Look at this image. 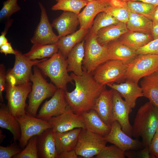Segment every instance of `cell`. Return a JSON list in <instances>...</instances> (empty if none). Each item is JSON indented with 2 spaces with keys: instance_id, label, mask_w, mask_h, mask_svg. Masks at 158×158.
Returning <instances> with one entry per match:
<instances>
[{
  "instance_id": "obj_18",
  "label": "cell",
  "mask_w": 158,
  "mask_h": 158,
  "mask_svg": "<svg viewBox=\"0 0 158 158\" xmlns=\"http://www.w3.org/2000/svg\"><path fill=\"white\" fill-rule=\"evenodd\" d=\"M107 85L117 91L124 98L132 109L136 106L137 99L144 96L142 88L138 83L129 80H126L124 83H114Z\"/></svg>"
},
{
  "instance_id": "obj_25",
  "label": "cell",
  "mask_w": 158,
  "mask_h": 158,
  "mask_svg": "<svg viewBox=\"0 0 158 158\" xmlns=\"http://www.w3.org/2000/svg\"><path fill=\"white\" fill-rule=\"evenodd\" d=\"M117 40L130 49L136 51L154 39L151 33L128 31Z\"/></svg>"
},
{
  "instance_id": "obj_42",
  "label": "cell",
  "mask_w": 158,
  "mask_h": 158,
  "mask_svg": "<svg viewBox=\"0 0 158 158\" xmlns=\"http://www.w3.org/2000/svg\"><path fill=\"white\" fill-rule=\"evenodd\" d=\"M126 156L128 158H150V155L149 146L145 147L141 150H130L125 152Z\"/></svg>"
},
{
  "instance_id": "obj_17",
  "label": "cell",
  "mask_w": 158,
  "mask_h": 158,
  "mask_svg": "<svg viewBox=\"0 0 158 158\" xmlns=\"http://www.w3.org/2000/svg\"><path fill=\"white\" fill-rule=\"evenodd\" d=\"M109 1L95 0L90 1L78 15L80 28L88 30L92 26L95 17L100 12L107 11L111 6Z\"/></svg>"
},
{
  "instance_id": "obj_15",
  "label": "cell",
  "mask_w": 158,
  "mask_h": 158,
  "mask_svg": "<svg viewBox=\"0 0 158 158\" xmlns=\"http://www.w3.org/2000/svg\"><path fill=\"white\" fill-rule=\"evenodd\" d=\"M68 105L65 96V91L57 89L48 101H46L37 115V118L48 121L51 118L60 115L67 110Z\"/></svg>"
},
{
  "instance_id": "obj_44",
  "label": "cell",
  "mask_w": 158,
  "mask_h": 158,
  "mask_svg": "<svg viewBox=\"0 0 158 158\" xmlns=\"http://www.w3.org/2000/svg\"><path fill=\"white\" fill-rule=\"evenodd\" d=\"M6 80V74L5 72V67L3 64L0 65V99L3 102V92L6 89V85L5 82Z\"/></svg>"
},
{
  "instance_id": "obj_27",
  "label": "cell",
  "mask_w": 158,
  "mask_h": 158,
  "mask_svg": "<svg viewBox=\"0 0 158 158\" xmlns=\"http://www.w3.org/2000/svg\"><path fill=\"white\" fill-rule=\"evenodd\" d=\"M106 46L110 60H118L128 64L138 55L136 51L130 49L117 40L110 42Z\"/></svg>"
},
{
  "instance_id": "obj_21",
  "label": "cell",
  "mask_w": 158,
  "mask_h": 158,
  "mask_svg": "<svg viewBox=\"0 0 158 158\" xmlns=\"http://www.w3.org/2000/svg\"><path fill=\"white\" fill-rule=\"evenodd\" d=\"M37 148L39 158H57L55 132L52 128L37 135Z\"/></svg>"
},
{
  "instance_id": "obj_29",
  "label": "cell",
  "mask_w": 158,
  "mask_h": 158,
  "mask_svg": "<svg viewBox=\"0 0 158 158\" xmlns=\"http://www.w3.org/2000/svg\"><path fill=\"white\" fill-rule=\"evenodd\" d=\"M140 83L144 96L158 107V70L144 77Z\"/></svg>"
},
{
  "instance_id": "obj_30",
  "label": "cell",
  "mask_w": 158,
  "mask_h": 158,
  "mask_svg": "<svg viewBox=\"0 0 158 158\" xmlns=\"http://www.w3.org/2000/svg\"><path fill=\"white\" fill-rule=\"evenodd\" d=\"M88 33V30L83 28L73 33L59 38L57 42L59 51L66 58L71 49L83 39Z\"/></svg>"
},
{
  "instance_id": "obj_32",
  "label": "cell",
  "mask_w": 158,
  "mask_h": 158,
  "mask_svg": "<svg viewBox=\"0 0 158 158\" xmlns=\"http://www.w3.org/2000/svg\"><path fill=\"white\" fill-rule=\"evenodd\" d=\"M57 43L41 44H33L30 50L24 54L28 59L31 60L42 59L51 57L59 51Z\"/></svg>"
},
{
  "instance_id": "obj_20",
  "label": "cell",
  "mask_w": 158,
  "mask_h": 158,
  "mask_svg": "<svg viewBox=\"0 0 158 158\" xmlns=\"http://www.w3.org/2000/svg\"><path fill=\"white\" fill-rule=\"evenodd\" d=\"M78 16L75 13L63 11L51 24L57 31L59 38L73 33L80 24Z\"/></svg>"
},
{
  "instance_id": "obj_39",
  "label": "cell",
  "mask_w": 158,
  "mask_h": 158,
  "mask_svg": "<svg viewBox=\"0 0 158 158\" xmlns=\"http://www.w3.org/2000/svg\"><path fill=\"white\" fill-rule=\"evenodd\" d=\"M119 22L127 23L129 18V11L125 8L111 5L107 11Z\"/></svg>"
},
{
  "instance_id": "obj_36",
  "label": "cell",
  "mask_w": 158,
  "mask_h": 158,
  "mask_svg": "<svg viewBox=\"0 0 158 158\" xmlns=\"http://www.w3.org/2000/svg\"><path fill=\"white\" fill-rule=\"evenodd\" d=\"M37 136L32 137L29 140L25 148L14 155L13 158H39L37 148Z\"/></svg>"
},
{
  "instance_id": "obj_5",
  "label": "cell",
  "mask_w": 158,
  "mask_h": 158,
  "mask_svg": "<svg viewBox=\"0 0 158 158\" xmlns=\"http://www.w3.org/2000/svg\"><path fill=\"white\" fill-rule=\"evenodd\" d=\"M85 53L82 68L83 71L93 74L100 65L110 60L107 48L97 41L95 35L88 33L85 39Z\"/></svg>"
},
{
  "instance_id": "obj_28",
  "label": "cell",
  "mask_w": 158,
  "mask_h": 158,
  "mask_svg": "<svg viewBox=\"0 0 158 158\" xmlns=\"http://www.w3.org/2000/svg\"><path fill=\"white\" fill-rule=\"evenodd\" d=\"M0 127L9 130L13 135L14 142L19 140L21 130L18 121L5 104H0Z\"/></svg>"
},
{
  "instance_id": "obj_2",
  "label": "cell",
  "mask_w": 158,
  "mask_h": 158,
  "mask_svg": "<svg viewBox=\"0 0 158 158\" xmlns=\"http://www.w3.org/2000/svg\"><path fill=\"white\" fill-rule=\"evenodd\" d=\"M158 127V107L150 102L138 110L132 126V136L140 137L144 147L150 145Z\"/></svg>"
},
{
  "instance_id": "obj_9",
  "label": "cell",
  "mask_w": 158,
  "mask_h": 158,
  "mask_svg": "<svg viewBox=\"0 0 158 158\" xmlns=\"http://www.w3.org/2000/svg\"><path fill=\"white\" fill-rule=\"evenodd\" d=\"M107 142L104 137L82 129L75 150L78 155L92 158L99 153Z\"/></svg>"
},
{
  "instance_id": "obj_12",
  "label": "cell",
  "mask_w": 158,
  "mask_h": 158,
  "mask_svg": "<svg viewBox=\"0 0 158 158\" xmlns=\"http://www.w3.org/2000/svg\"><path fill=\"white\" fill-rule=\"evenodd\" d=\"M104 138L107 142L114 144L123 151L137 150L144 147L138 138L133 139L126 134L116 120L111 124L109 133Z\"/></svg>"
},
{
  "instance_id": "obj_33",
  "label": "cell",
  "mask_w": 158,
  "mask_h": 158,
  "mask_svg": "<svg viewBox=\"0 0 158 158\" xmlns=\"http://www.w3.org/2000/svg\"><path fill=\"white\" fill-rule=\"evenodd\" d=\"M57 1L51 7L52 10L71 12L78 15L89 2L87 0H57Z\"/></svg>"
},
{
  "instance_id": "obj_40",
  "label": "cell",
  "mask_w": 158,
  "mask_h": 158,
  "mask_svg": "<svg viewBox=\"0 0 158 158\" xmlns=\"http://www.w3.org/2000/svg\"><path fill=\"white\" fill-rule=\"evenodd\" d=\"M22 150L14 142L7 147L0 146V158H11Z\"/></svg>"
},
{
  "instance_id": "obj_10",
  "label": "cell",
  "mask_w": 158,
  "mask_h": 158,
  "mask_svg": "<svg viewBox=\"0 0 158 158\" xmlns=\"http://www.w3.org/2000/svg\"><path fill=\"white\" fill-rule=\"evenodd\" d=\"M31 85L30 82L16 85L7 83L5 89L6 97L8 102L7 106L15 117L27 113L26 101L31 90Z\"/></svg>"
},
{
  "instance_id": "obj_14",
  "label": "cell",
  "mask_w": 158,
  "mask_h": 158,
  "mask_svg": "<svg viewBox=\"0 0 158 158\" xmlns=\"http://www.w3.org/2000/svg\"><path fill=\"white\" fill-rule=\"evenodd\" d=\"M55 132H63L75 128L86 129L81 116L74 113L68 105L66 111L60 115L51 118L48 121Z\"/></svg>"
},
{
  "instance_id": "obj_51",
  "label": "cell",
  "mask_w": 158,
  "mask_h": 158,
  "mask_svg": "<svg viewBox=\"0 0 158 158\" xmlns=\"http://www.w3.org/2000/svg\"><path fill=\"white\" fill-rule=\"evenodd\" d=\"M0 143H1L3 141L4 139L5 138L6 136L2 134L1 130H0Z\"/></svg>"
},
{
  "instance_id": "obj_11",
  "label": "cell",
  "mask_w": 158,
  "mask_h": 158,
  "mask_svg": "<svg viewBox=\"0 0 158 158\" xmlns=\"http://www.w3.org/2000/svg\"><path fill=\"white\" fill-rule=\"evenodd\" d=\"M16 118L20 128L21 137L19 140L20 146L22 148L25 147L32 137L38 135L45 130L52 128L48 121L36 118L27 112Z\"/></svg>"
},
{
  "instance_id": "obj_45",
  "label": "cell",
  "mask_w": 158,
  "mask_h": 158,
  "mask_svg": "<svg viewBox=\"0 0 158 158\" xmlns=\"http://www.w3.org/2000/svg\"><path fill=\"white\" fill-rule=\"evenodd\" d=\"M13 20L10 18L7 20L5 25V27L4 30L1 32L0 36V45H3L8 42L6 37V35L9 28L11 25Z\"/></svg>"
},
{
  "instance_id": "obj_19",
  "label": "cell",
  "mask_w": 158,
  "mask_h": 158,
  "mask_svg": "<svg viewBox=\"0 0 158 158\" xmlns=\"http://www.w3.org/2000/svg\"><path fill=\"white\" fill-rule=\"evenodd\" d=\"M113 89H105L97 99L93 109L104 122L109 125L115 121L113 113Z\"/></svg>"
},
{
  "instance_id": "obj_31",
  "label": "cell",
  "mask_w": 158,
  "mask_h": 158,
  "mask_svg": "<svg viewBox=\"0 0 158 158\" xmlns=\"http://www.w3.org/2000/svg\"><path fill=\"white\" fill-rule=\"evenodd\" d=\"M129 14L128 20L126 24L128 31L152 33L153 22L151 20L130 11Z\"/></svg>"
},
{
  "instance_id": "obj_55",
  "label": "cell",
  "mask_w": 158,
  "mask_h": 158,
  "mask_svg": "<svg viewBox=\"0 0 158 158\" xmlns=\"http://www.w3.org/2000/svg\"><path fill=\"white\" fill-rule=\"evenodd\" d=\"M56 1H57V0H56Z\"/></svg>"
},
{
  "instance_id": "obj_48",
  "label": "cell",
  "mask_w": 158,
  "mask_h": 158,
  "mask_svg": "<svg viewBox=\"0 0 158 158\" xmlns=\"http://www.w3.org/2000/svg\"><path fill=\"white\" fill-rule=\"evenodd\" d=\"M151 33L154 40L158 38V22L152 21Z\"/></svg>"
},
{
  "instance_id": "obj_34",
  "label": "cell",
  "mask_w": 158,
  "mask_h": 158,
  "mask_svg": "<svg viewBox=\"0 0 158 158\" xmlns=\"http://www.w3.org/2000/svg\"><path fill=\"white\" fill-rule=\"evenodd\" d=\"M119 22V21L115 17L107 12H100L97 15L93 21L89 32L96 35L101 28Z\"/></svg>"
},
{
  "instance_id": "obj_37",
  "label": "cell",
  "mask_w": 158,
  "mask_h": 158,
  "mask_svg": "<svg viewBox=\"0 0 158 158\" xmlns=\"http://www.w3.org/2000/svg\"><path fill=\"white\" fill-rule=\"evenodd\" d=\"M18 0H7L3 2L0 11V20H7L14 13L20 11L21 8L17 3Z\"/></svg>"
},
{
  "instance_id": "obj_47",
  "label": "cell",
  "mask_w": 158,
  "mask_h": 158,
  "mask_svg": "<svg viewBox=\"0 0 158 158\" xmlns=\"http://www.w3.org/2000/svg\"><path fill=\"white\" fill-rule=\"evenodd\" d=\"M77 154L75 149L64 152L58 156L57 158H77Z\"/></svg>"
},
{
  "instance_id": "obj_8",
  "label": "cell",
  "mask_w": 158,
  "mask_h": 158,
  "mask_svg": "<svg viewBox=\"0 0 158 158\" xmlns=\"http://www.w3.org/2000/svg\"><path fill=\"white\" fill-rule=\"evenodd\" d=\"M16 51L14 66L6 74L7 83L16 85L29 82L32 73V66L47 59L46 58L41 60H31L26 57L20 51L17 50Z\"/></svg>"
},
{
  "instance_id": "obj_23",
  "label": "cell",
  "mask_w": 158,
  "mask_h": 158,
  "mask_svg": "<svg viewBox=\"0 0 158 158\" xmlns=\"http://www.w3.org/2000/svg\"><path fill=\"white\" fill-rule=\"evenodd\" d=\"M81 129V128H77L64 132H55L58 156L64 152L75 149Z\"/></svg>"
},
{
  "instance_id": "obj_22",
  "label": "cell",
  "mask_w": 158,
  "mask_h": 158,
  "mask_svg": "<svg viewBox=\"0 0 158 158\" xmlns=\"http://www.w3.org/2000/svg\"><path fill=\"white\" fill-rule=\"evenodd\" d=\"M80 115L88 130L104 137L109 133L111 125L104 122L95 110H87Z\"/></svg>"
},
{
  "instance_id": "obj_13",
  "label": "cell",
  "mask_w": 158,
  "mask_h": 158,
  "mask_svg": "<svg viewBox=\"0 0 158 158\" xmlns=\"http://www.w3.org/2000/svg\"><path fill=\"white\" fill-rule=\"evenodd\" d=\"M38 4L41 10L40 19L30 39L31 42L33 44H41L57 43L59 38L53 30L46 9L41 2Z\"/></svg>"
},
{
  "instance_id": "obj_4",
  "label": "cell",
  "mask_w": 158,
  "mask_h": 158,
  "mask_svg": "<svg viewBox=\"0 0 158 158\" xmlns=\"http://www.w3.org/2000/svg\"><path fill=\"white\" fill-rule=\"evenodd\" d=\"M34 67L33 73H32L30 78L32 85L29 96L27 112L36 117L38 108L42 102L46 99L52 96L57 88L54 84L47 82L36 65Z\"/></svg>"
},
{
  "instance_id": "obj_46",
  "label": "cell",
  "mask_w": 158,
  "mask_h": 158,
  "mask_svg": "<svg viewBox=\"0 0 158 158\" xmlns=\"http://www.w3.org/2000/svg\"><path fill=\"white\" fill-rule=\"evenodd\" d=\"M0 52L4 54L6 56L7 54H13L14 55L16 53V49L14 50L12 47L11 43L8 42L0 46Z\"/></svg>"
},
{
  "instance_id": "obj_50",
  "label": "cell",
  "mask_w": 158,
  "mask_h": 158,
  "mask_svg": "<svg viewBox=\"0 0 158 158\" xmlns=\"http://www.w3.org/2000/svg\"><path fill=\"white\" fill-rule=\"evenodd\" d=\"M132 1H138L151 4L155 7L158 6V0H130Z\"/></svg>"
},
{
  "instance_id": "obj_7",
  "label": "cell",
  "mask_w": 158,
  "mask_h": 158,
  "mask_svg": "<svg viewBox=\"0 0 158 158\" xmlns=\"http://www.w3.org/2000/svg\"><path fill=\"white\" fill-rule=\"evenodd\" d=\"M128 64L118 60H110L99 66L92 75L96 82L103 85L120 83L125 80Z\"/></svg>"
},
{
  "instance_id": "obj_38",
  "label": "cell",
  "mask_w": 158,
  "mask_h": 158,
  "mask_svg": "<svg viewBox=\"0 0 158 158\" xmlns=\"http://www.w3.org/2000/svg\"><path fill=\"white\" fill-rule=\"evenodd\" d=\"M125 151L113 144L104 147L95 158H125Z\"/></svg>"
},
{
  "instance_id": "obj_52",
  "label": "cell",
  "mask_w": 158,
  "mask_h": 158,
  "mask_svg": "<svg viewBox=\"0 0 158 158\" xmlns=\"http://www.w3.org/2000/svg\"><path fill=\"white\" fill-rule=\"evenodd\" d=\"M122 1H123V2H126L127 1H130V0H119Z\"/></svg>"
},
{
  "instance_id": "obj_43",
  "label": "cell",
  "mask_w": 158,
  "mask_h": 158,
  "mask_svg": "<svg viewBox=\"0 0 158 158\" xmlns=\"http://www.w3.org/2000/svg\"><path fill=\"white\" fill-rule=\"evenodd\" d=\"M149 147L152 158H158V127Z\"/></svg>"
},
{
  "instance_id": "obj_53",
  "label": "cell",
  "mask_w": 158,
  "mask_h": 158,
  "mask_svg": "<svg viewBox=\"0 0 158 158\" xmlns=\"http://www.w3.org/2000/svg\"><path fill=\"white\" fill-rule=\"evenodd\" d=\"M87 1H88L90 2V1H93V0H87Z\"/></svg>"
},
{
  "instance_id": "obj_3",
  "label": "cell",
  "mask_w": 158,
  "mask_h": 158,
  "mask_svg": "<svg viewBox=\"0 0 158 158\" xmlns=\"http://www.w3.org/2000/svg\"><path fill=\"white\" fill-rule=\"evenodd\" d=\"M45 75L48 77L58 89L66 90L68 83L73 81L67 71L66 58L59 51L48 59L36 65Z\"/></svg>"
},
{
  "instance_id": "obj_54",
  "label": "cell",
  "mask_w": 158,
  "mask_h": 158,
  "mask_svg": "<svg viewBox=\"0 0 158 158\" xmlns=\"http://www.w3.org/2000/svg\"><path fill=\"white\" fill-rule=\"evenodd\" d=\"M101 0L108 1H110V0Z\"/></svg>"
},
{
  "instance_id": "obj_1",
  "label": "cell",
  "mask_w": 158,
  "mask_h": 158,
  "mask_svg": "<svg viewBox=\"0 0 158 158\" xmlns=\"http://www.w3.org/2000/svg\"><path fill=\"white\" fill-rule=\"evenodd\" d=\"M75 82V87L71 92L65 91L66 102L75 113L80 114L93 109L96 100L105 89V85H100L95 79L92 74L83 71V74H70Z\"/></svg>"
},
{
  "instance_id": "obj_35",
  "label": "cell",
  "mask_w": 158,
  "mask_h": 158,
  "mask_svg": "<svg viewBox=\"0 0 158 158\" xmlns=\"http://www.w3.org/2000/svg\"><path fill=\"white\" fill-rule=\"evenodd\" d=\"M125 8L128 11L144 16L151 20L155 6L153 5L138 1L125 2Z\"/></svg>"
},
{
  "instance_id": "obj_6",
  "label": "cell",
  "mask_w": 158,
  "mask_h": 158,
  "mask_svg": "<svg viewBox=\"0 0 158 158\" xmlns=\"http://www.w3.org/2000/svg\"><path fill=\"white\" fill-rule=\"evenodd\" d=\"M158 70V55H138L127 65L126 80L138 83L142 78Z\"/></svg>"
},
{
  "instance_id": "obj_49",
  "label": "cell",
  "mask_w": 158,
  "mask_h": 158,
  "mask_svg": "<svg viewBox=\"0 0 158 158\" xmlns=\"http://www.w3.org/2000/svg\"><path fill=\"white\" fill-rule=\"evenodd\" d=\"M151 20L152 21L158 22V6L154 8L151 16Z\"/></svg>"
},
{
  "instance_id": "obj_24",
  "label": "cell",
  "mask_w": 158,
  "mask_h": 158,
  "mask_svg": "<svg viewBox=\"0 0 158 158\" xmlns=\"http://www.w3.org/2000/svg\"><path fill=\"white\" fill-rule=\"evenodd\" d=\"M128 30L126 24L119 22L102 28L96 35L98 42L102 46H106L110 42L117 40Z\"/></svg>"
},
{
  "instance_id": "obj_41",
  "label": "cell",
  "mask_w": 158,
  "mask_h": 158,
  "mask_svg": "<svg viewBox=\"0 0 158 158\" xmlns=\"http://www.w3.org/2000/svg\"><path fill=\"white\" fill-rule=\"evenodd\" d=\"M138 55L151 54L158 55V38L153 40L136 51Z\"/></svg>"
},
{
  "instance_id": "obj_26",
  "label": "cell",
  "mask_w": 158,
  "mask_h": 158,
  "mask_svg": "<svg viewBox=\"0 0 158 158\" xmlns=\"http://www.w3.org/2000/svg\"><path fill=\"white\" fill-rule=\"evenodd\" d=\"M85 39L77 44L68 53L66 59L67 71L80 76L83 72L82 65L84 56Z\"/></svg>"
},
{
  "instance_id": "obj_16",
  "label": "cell",
  "mask_w": 158,
  "mask_h": 158,
  "mask_svg": "<svg viewBox=\"0 0 158 158\" xmlns=\"http://www.w3.org/2000/svg\"><path fill=\"white\" fill-rule=\"evenodd\" d=\"M132 111L127 103L120 94L113 90V113L115 120L120 124L123 130L132 137V126L130 122L129 114Z\"/></svg>"
}]
</instances>
